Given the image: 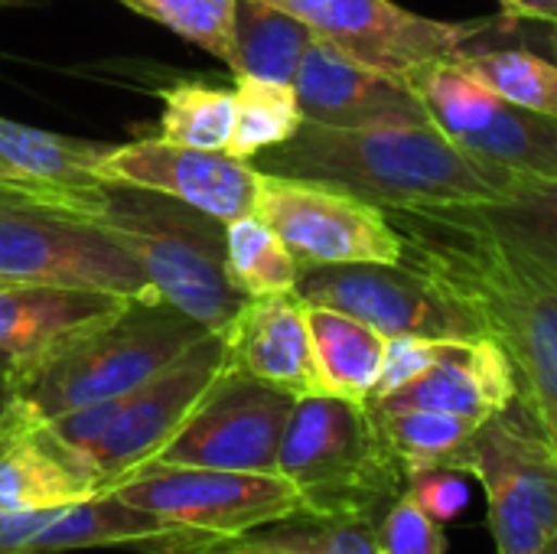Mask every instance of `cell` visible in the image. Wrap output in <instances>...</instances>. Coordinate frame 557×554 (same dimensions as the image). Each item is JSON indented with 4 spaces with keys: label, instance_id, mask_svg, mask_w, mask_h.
<instances>
[{
    "label": "cell",
    "instance_id": "1",
    "mask_svg": "<svg viewBox=\"0 0 557 554\" xmlns=\"http://www.w3.org/2000/svg\"><path fill=\"white\" fill-rule=\"evenodd\" d=\"M401 264L441 284L499 343L516 369L519 402L557 447V278L493 232L467 206L385 209Z\"/></svg>",
    "mask_w": 557,
    "mask_h": 554
},
{
    "label": "cell",
    "instance_id": "2",
    "mask_svg": "<svg viewBox=\"0 0 557 554\" xmlns=\"http://www.w3.org/2000/svg\"><path fill=\"white\" fill-rule=\"evenodd\" d=\"M258 170L346 189L382 209L463 206L506 196L519 173L486 163L450 144L431 121L300 131L258 153Z\"/></svg>",
    "mask_w": 557,
    "mask_h": 554
},
{
    "label": "cell",
    "instance_id": "3",
    "mask_svg": "<svg viewBox=\"0 0 557 554\" xmlns=\"http://www.w3.org/2000/svg\"><path fill=\"white\" fill-rule=\"evenodd\" d=\"M277 473L313 519L379 522L408 490V470L362 402L307 395L287 418Z\"/></svg>",
    "mask_w": 557,
    "mask_h": 554
},
{
    "label": "cell",
    "instance_id": "4",
    "mask_svg": "<svg viewBox=\"0 0 557 554\" xmlns=\"http://www.w3.org/2000/svg\"><path fill=\"white\" fill-rule=\"evenodd\" d=\"M209 330L166 300H131L108 323L13 369L23 408L36 421L121 398L163 372Z\"/></svg>",
    "mask_w": 557,
    "mask_h": 554
},
{
    "label": "cell",
    "instance_id": "5",
    "mask_svg": "<svg viewBox=\"0 0 557 554\" xmlns=\"http://www.w3.org/2000/svg\"><path fill=\"white\" fill-rule=\"evenodd\" d=\"M225 369V336L209 330L140 389L49 418L42 428L98 496H104L170 444Z\"/></svg>",
    "mask_w": 557,
    "mask_h": 554
},
{
    "label": "cell",
    "instance_id": "6",
    "mask_svg": "<svg viewBox=\"0 0 557 554\" xmlns=\"http://www.w3.org/2000/svg\"><path fill=\"white\" fill-rule=\"evenodd\" d=\"M91 225L137 258L160 300L206 330L222 333L245 304L225 274V222L170 196L108 183L104 209Z\"/></svg>",
    "mask_w": 557,
    "mask_h": 554
},
{
    "label": "cell",
    "instance_id": "7",
    "mask_svg": "<svg viewBox=\"0 0 557 554\" xmlns=\"http://www.w3.org/2000/svg\"><path fill=\"white\" fill-rule=\"evenodd\" d=\"M447 470L486 493L496 554H542L557 539V447L516 398L483 421Z\"/></svg>",
    "mask_w": 557,
    "mask_h": 554
},
{
    "label": "cell",
    "instance_id": "8",
    "mask_svg": "<svg viewBox=\"0 0 557 554\" xmlns=\"http://www.w3.org/2000/svg\"><path fill=\"white\" fill-rule=\"evenodd\" d=\"M428 121L460 150L519 176L557 180V118L499 98L457 59H437L408 75Z\"/></svg>",
    "mask_w": 557,
    "mask_h": 554
},
{
    "label": "cell",
    "instance_id": "9",
    "mask_svg": "<svg viewBox=\"0 0 557 554\" xmlns=\"http://www.w3.org/2000/svg\"><path fill=\"white\" fill-rule=\"evenodd\" d=\"M0 281L160 300L137 258L104 229L7 202H0Z\"/></svg>",
    "mask_w": 557,
    "mask_h": 554
},
{
    "label": "cell",
    "instance_id": "10",
    "mask_svg": "<svg viewBox=\"0 0 557 554\" xmlns=\"http://www.w3.org/2000/svg\"><path fill=\"white\" fill-rule=\"evenodd\" d=\"M108 496L153 519L202 535H238L268 522L307 516L300 493L281 473L144 464Z\"/></svg>",
    "mask_w": 557,
    "mask_h": 554
},
{
    "label": "cell",
    "instance_id": "11",
    "mask_svg": "<svg viewBox=\"0 0 557 554\" xmlns=\"http://www.w3.org/2000/svg\"><path fill=\"white\" fill-rule=\"evenodd\" d=\"M255 216L307 264H401V238L382 206L346 189L261 173Z\"/></svg>",
    "mask_w": 557,
    "mask_h": 554
},
{
    "label": "cell",
    "instance_id": "12",
    "mask_svg": "<svg viewBox=\"0 0 557 554\" xmlns=\"http://www.w3.org/2000/svg\"><path fill=\"white\" fill-rule=\"evenodd\" d=\"M294 294L310 307L356 317L388 340L483 336L476 317L460 300L408 264H307Z\"/></svg>",
    "mask_w": 557,
    "mask_h": 554
},
{
    "label": "cell",
    "instance_id": "13",
    "mask_svg": "<svg viewBox=\"0 0 557 554\" xmlns=\"http://www.w3.org/2000/svg\"><path fill=\"white\" fill-rule=\"evenodd\" d=\"M294 395L225 369L170 444L153 457L173 467L277 473V451Z\"/></svg>",
    "mask_w": 557,
    "mask_h": 554
},
{
    "label": "cell",
    "instance_id": "14",
    "mask_svg": "<svg viewBox=\"0 0 557 554\" xmlns=\"http://www.w3.org/2000/svg\"><path fill=\"white\" fill-rule=\"evenodd\" d=\"M287 10L300 23L313 29V36L326 39L339 52L408 78L414 69L454 59L467 42L480 39L493 23L490 20H431L411 13L392 0H261Z\"/></svg>",
    "mask_w": 557,
    "mask_h": 554
},
{
    "label": "cell",
    "instance_id": "15",
    "mask_svg": "<svg viewBox=\"0 0 557 554\" xmlns=\"http://www.w3.org/2000/svg\"><path fill=\"white\" fill-rule=\"evenodd\" d=\"M104 183H124L186 202L219 222L255 212L261 170L222 150L166 144L163 137L108 147L98 160Z\"/></svg>",
    "mask_w": 557,
    "mask_h": 554
},
{
    "label": "cell",
    "instance_id": "16",
    "mask_svg": "<svg viewBox=\"0 0 557 554\" xmlns=\"http://www.w3.org/2000/svg\"><path fill=\"white\" fill-rule=\"evenodd\" d=\"M111 144H91L0 118V202L95 222L108 199L98 160Z\"/></svg>",
    "mask_w": 557,
    "mask_h": 554
},
{
    "label": "cell",
    "instance_id": "17",
    "mask_svg": "<svg viewBox=\"0 0 557 554\" xmlns=\"http://www.w3.org/2000/svg\"><path fill=\"white\" fill-rule=\"evenodd\" d=\"M294 91L304 121L326 127H366L392 121H428V111L408 78L379 72L326 39L313 36L307 46Z\"/></svg>",
    "mask_w": 557,
    "mask_h": 554
},
{
    "label": "cell",
    "instance_id": "18",
    "mask_svg": "<svg viewBox=\"0 0 557 554\" xmlns=\"http://www.w3.org/2000/svg\"><path fill=\"white\" fill-rule=\"evenodd\" d=\"M186 535H202V532L153 519L140 509L124 506L108 493L82 503L52 506V509L0 513V554H52L75 552V549H114V545L150 549Z\"/></svg>",
    "mask_w": 557,
    "mask_h": 554
},
{
    "label": "cell",
    "instance_id": "19",
    "mask_svg": "<svg viewBox=\"0 0 557 554\" xmlns=\"http://www.w3.org/2000/svg\"><path fill=\"white\" fill-rule=\"evenodd\" d=\"M222 336L225 362L232 372L251 376L294 398L323 395L307 323V304L297 294L245 297Z\"/></svg>",
    "mask_w": 557,
    "mask_h": 554
},
{
    "label": "cell",
    "instance_id": "20",
    "mask_svg": "<svg viewBox=\"0 0 557 554\" xmlns=\"http://www.w3.org/2000/svg\"><path fill=\"white\" fill-rule=\"evenodd\" d=\"M516 398H519V382L506 349L490 336H476V340H444L441 359L424 376L366 405L382 411L428 408V411H447L473 424H483L499 411H506Z\"/></svg>",
    "mask_w": 557,
    "mask_h": 554
},
{
    "label": "cell",
    "instance_id": "21",
    "mask_svg": "<svg viewBox=\"0 0 557 554\" xmlns=\"http://www.w3.org/2000/svg\"><path fill=\"white\" fill-rule=\"evenodd\" d=\"M131 300L117 294L0 281V349L10 353L16 366L33 362L108 323Z\"/></svg>",
    "mask_w": 557,
    "mask_h": 554
},
{
    "label": "cell",
    "instance_id": "22",
    "mask_svg": "<svg viewBox=\"0 0 557 554\" xmlns=\"http://www.w3.org/2000/svg\"><path fill=\"white\" fill-rule=\"evenodd\" d=\"M98 496L91 483L52 444L42 421L23 402L0 431V513L52 509Z\"/></svg>",
    "mask_w": 557,
    "mask_h": 554
},
{
    "label": "cell",
    "instance_id": "23",
    "mask_svg": "<svg viewBox=\"0 0 557 554\" xmlns=\"http://www.w3.org/2000/svg\"><path fill=\"white\" fill-rule=\"evenodd\" d=\"M150 554H385L372 522L294 516L238 535H186Z\"/></svg>",
    "mask_w": 557,
    "mask_h": 554
},
{
    "label": "cell",
    "instance_id": "24",
    "mask_svg": "<svg viewBox=\"0 0 557 554\" xmlns=\"http://www.w3.org/2000/svg\"><path fill=\"white\" fill-rule=\"evenodd\" d=\"M307 323L313 340V359L323 395L369 402L375 382L382 376L388 336L372 330L369 323L346 317L330 307L307 304Z\"/></svg>",
    "mask_w": 557,
    "mask_h": 554
},
{
    "label": "cell",
    "instance_id": "25",
    "mask_svg": "<svg viewBox=\"0 0 557 554\" xmlns=\"http://www.w3.org/2000/svg\"><path fill=\"white\" fill-rule=\"evenodd\" d=\"M313 42V29L281 7L238 0L235 7V75H255L294 85L300 59Z\"/></svg>",
    "mask_w": 557,
    "mask_h": 554
},
{
    "label": "cell",
    "instance_id": "26",
    "mask_svg": "<svg viewBox=\"0 0 557 554\" xmlns=\"http://www.w3.org/2000/svg\"><path fill=\"white\" fill-rule=\"evenodd\" d=\"M463 206L557 278V180L519 176L506 196Z\"/></svg>",
    "mask_w": 557,
    "mask_h": 554
},
{
    "label": "cell",
    "instance_id": "27",
    "mask_svg": "<svg viewBox=\"0 0 557 554\" xmlns=\"http://www.w3.org/2000/svg\"><path fill=\"white\" fill-rule=\"evenodd\" d=\"M225 274L242 297L294 294L300 261L255 212L225 222Z\"/></svg>",
    "mask_w": 557,
    "mask_h": 554
},
{
    "label": "cell",
    "instance_id": "28",
    "mask_svg": "<svg viewBox=\"0 0 557 554\" xmlns=\"http://www.w3.org/2000/svg\"><path fill=\"white\" fill-rule=\"evenodd\" d=\"M235 121L232 134L222 153L235 160H251L261 150H271L277 144H287L300 124L304 111L297 101L294 85L255 78V75H235Z\"/></svg>",
    "mask_w": 557,
    "mask_h": 554
},
{
    "label": "cell",
    "instance_id": "29",
    "mask_svg": "<svg viewBox=\"0 0 557 554\" xmlns=\"http://www.w3.org/2000/svg\"><path fill=\"white\" fill-rule=\"evenodd\" d=\"M454 59L499 98L557 118V62L552 56L516 46L467 42Z\"/></svg>",
    "mask_w": 557,
    "mask_h": 554
},
{
    "label": "cell",
    "instance_id": "30",
    "mask_svg": "<svg viewBox=\"0 0 557 554\" xmlns=\"http://www.w3.org/2000/svg\"><path fill=\"white\" fill-rule=\"evenodd\" d=\"M372 415H375L385 441L405 464L408 477L421 473V470H447L454 464V457L467 447L473 431L480 428L460 415L428 411V408H401V411L372 408Z\"/></svg>",
    "mask_w": 557,
    "mask_h": 554
},
{
    "label": "cell",
    "instance_id": "31",
    "mask_svg": "<svg viewBox=\"0 0 557 554\" xmlns=\"http://www.w3.org/2000/svg\"><path fill=\"white\" fill-rule=\"evenodd\" d=\"M157 95L163 101L160 137L166 144L225 150L235 121V95L228 88L180 78L173 85L157 88Z\"/></svg>",
    "mask_w": 557,
    "mask_h": 554
},
{
    "label": "cell",
    "instance_id": "32",
    "mask_svg": "<svg viewBox=\"0 0 557 554\" xmlns=\"http://www.w3.org/2000/svg\"><path fill=\"white\" fill-rule=\"evenodd\" d=\"M134 13L173 29L232 69L238 0H121Z\"/></svg>",
    "mask_w": 557,
    "mask_h": 554
},
{
    "label": "cell",
    "instance_id": "33",
    "mask_svg": "<svg viewBox=\"0 0 557 554\" xmlns=\"http://www.w3.org/2000/svg\"><path fill=\"white\" fill-rule=\"evenodd\" d=\"M375 539L385 554H447V532L405 490L375 522Z\"/></svg>",
    "mask_w": 557,
    "mask_h": 554
},
{
    "label": "cell",
    "instance_id": "34",
    "mask_svg": "<svg viewBox=\"0 0 557 554\" xmlns=\"http://www.w3.org/2000/svg\"><path fill=\"white\" fill-rule=\"evenodd\" d=\"M444 340H428V336H395L385 346V362H382V376L375 382V392L369 402H379L392 392H398L401 385L414 382L418 376H424L437 359H441Z\"/></svg>",
    "mask_w": 557,
    "mask_h": 554
},
{
    "label": "cell",
    "instance_id": "35",
    "mask_svg": "<svg viewBox=\"0 0 557 554\" xmlns=\"http://www.w3.org/2000/svg\"><path fill=\"white\" fill-rule=\"evenodd\" d=\"M411 500L441 526L454 522L470 506V487L467 477L457 470H421L408 477Z\"/></svg>",
    "mask_w": 557,
    "mask_h": 554
},
{
    "label": "cell",
    "instance_id": "36",
    "mask_svg": "<svg viewBox=\"0 0 557 554\" xmlns=\"http://www.w3.org/2000/svg\"><path fill=\"white\" fill-rule=\"evenodd\" d=\"M499 3H503L506 13H512V16L557 23V0H499Z\"/></svg>",
    "mask_w": 557,
    "mask_h": 554
},
{
    "label": "cell",
    "instance_id": "37",
    "mask_svg": "<svg viewBox=\"0 0 557 554\" xmlns=\"http://www.w3.org/2000/svg\"><path fill=\"white\" fill-rule=\"evenodd\" d=\"M16 402H20V392H16V376H13V369H3V372H0V431H3V424L13 418V411H16Z\"/></svg>",
    "mask_w": 557,
    "mask_h": 554
},
{
    "label": "cell",
    "instance_id": "38",
    "mask_svg": "<svg viewBox=\"0 0 557 554\" xmlns=\"http://www.w3.org/2000/svg\"><path fill=\"white\" fill-rule=\"evenodd\" d=\"M539 42L548 49V56L557 62V33H552V36H539Z\"/></svg>",
    "mask_w": 557,
    "mask_h": 554
},
{
    "label": "cell",
    "instance_id": "39",
    "mask_svg": "<svg viewBox=\"0 0 557 554\" xmlns=\"http://www.w3.org/2000/svg\"><path fill=\"white\" fill-rule=\"evenodd\" d=\"M3 369H16V359H13L10 353L0 349V372H3Z\"/></svg>",
    "mask_w": 557,
    "mask_h": 554
},
{
    "label": "cell",
    "instance_id": "40",
    "mask_svg": "<svg viewBox=\"0 0 557 554\" xmlns=\"http://www.w3.org/2000/svg\"><path fill=\"white\" fill-rule=\"evenodd\" d=\"M548 549H552V552L557 554V539H555V542H552V545H548Z\"/></svg>",
    "mask_w": 557,
    "mask_h": 554
},
{
    "label": "cell",
    "instance_id": "41",
    "mask_svg": "<svg viewBox=\"0 0 557 554\" xmlns=\"http://www.w3.org/2000/svg\"><path fill=\"white\" fill-rule=\"evenodd\" d=\"M0 3H20V0H0Z\"/></svg>",
    "mask_w": 557,
    "mask_h": 554
},
{
    "label": "cell",
    "instance_id": "42",
    "mask_svg": "<svg viewBox=\"0 0 557 554\" xmlns=\"http://www.w3.org/2000/svg\"><path fill=\"white\" fill-rule=\"evenodd\" d=\"M555 26H557V23H555ZM555 33H557V29H555Z\"/></svg>",
    "mask_w": 557,
    "mask_h": 554
}]
</instances>
